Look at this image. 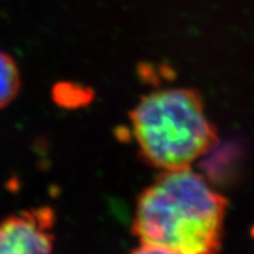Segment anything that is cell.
I'll return each instance as SVG.
<instances>
[{"instance_id":"1","label":"cell","mask_w":254,"mask_h":254,"mask_svg":"<svg viewBox=\"0 0 254 254\" xmlns=\"http://www.w3.org/2000/svg\"><path fill=\"white\" fill-rule=\"evenodd\" d=\"M227 199L190 167L163 171L136 200L132 232L140 253L221 250Z\"/></svg>"},{"instance_id":"2","label":"cell","mask_w":254,"mask_h":254,"mask_svg":"<svg viewBox=\"0 0 254 254\" xmlns=\"http://www.w3.org/2000/svg\"><path fill=\"white\" fill-rule=\"evenodd\" d=\"M142 160L163 171L190 167L215 145L217 129L193 88H165L142 97L129 114Z\"/></svg>"},{"instance_id":"3","label":"cell","mask_w":254,"mask_h":254,"mask_svg":"<svg viewBox=\"0 0 254 254\" xmlns=\"http://www.w3.org/2000/svg\"><path fill=\"white\" fill-rule=\"evenodd\" d=\"M56 213L44 206L0 220V254L50 253L55 246Z\"/></svg>"},{"instance_id":"4","label":"cell","mask_w":254,"mask_h":254,"mask_svg":"<svg viewBox=\"0 0 254 254\" xmlns=\"http://www.w3.org/2000/svg\"><path fill=\"white\" fill-rule=\"evenodd\" d=\"M20 84L17 63L7 53L0 51V109H4L15 99Z\"/></svg>"}]
</instances>
